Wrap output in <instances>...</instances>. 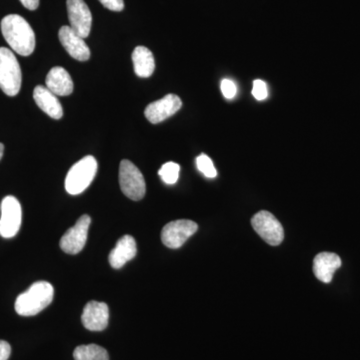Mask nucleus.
Wrapping results in <instances>:
<instances>
[{"label": "nucleus", "instance_id": "nucleus-1", "mask_svg": "<svg viewBox=\"0 0 360 360\" xmlns=\"http://www.w3.org/2000/svg\"><path fill=\"white\" fill-rule=\"evenodd\" d=\"M1 32L13 51L28 56L34 51L35 34L27 22L18 14H9L1 20Z\"/></svg>", "mask_w": 360, "mask_h": 360}, {"label": "nucleus", "instance_id": "nucleus-2", "mask_svg": "<svg viewBox=\"0 0 360 360\" xmlns=\"http://www.w3.org/2000/svg\"><path fill=\"white\" fill-rule=\"evenodd\" d=\"M53 286L47 281L33 283L15 302V311L21 316H33L46 309L53 300Z\"/></svg>", "mask_w": 360, "mask_h": 360}, {"label": "nucleus", "instance_id": "nucleus-3", "mask_svg": "<svg viewBox=\"0 0 360 360\" xmlns=\"http://www.w3.org/2000/svg\"><path fill=\"white\" fill-rule=\"evenodd\" d=\"M22 73L18 58L6 47H0V89L8 96H18Z\"/></svg>", "mask_w": 360, "mask_h": 360}, {"label": "nucleus", "instance_id": "nucleus-4", "mask_svg": "<svg viewBox=\"0 0 360 360\" xmlns=\"http://www.w3.org/2000/svg\"><path fill=\"white\" fill-rule=\"evenodd\" d=\"M97 172V161L87 155L70 168L65 179V189L71 195L84 193L94 181Z\"/></svg>", "mask_w": 360, "mask_h": 360}, {"label": "nucleus", "instance_id": "nucleus-5", "mask_svg": "<svg viewBox=\"0 0 360 360\" xmlns=\"http://www.w3.org/2000/svg\"><path fill=\"white\" fill-rule=\"evenodd\" d=\"M120 184L122 193L131 200L139 201L146 195V186L143 174L131 161L120 162Z\"/></svg>", "mask_w": 360, "mask_h": 360}, {"label": "nucleus", "instance_id": "nucleus-6", "mask_svg": "<svg viewBox=\"0 0 360 360\" xmlns=\"http://www.w3.org/2000/svg\"><path fill=\"white\" fill-rule=\"evenodd\" d=\"M251 224L258 236L269 245L276 246L283 243L284 238L283 225L272 213L265 210L257 213L251 219Z\"/></svg>", "mask_w": 360, "mask_h": 360}, {"label": "nucleus", "instance_id": "nucleus-7", "mask_svg": "<svg viewBox=\"0 0 360 360\" xmlns=\"http://www.w3.org/2000/svg\"><path fill=\"white\" fill-rule=\"evenodd\" d=\"M22 220V210L20 201L14 196H6L1 202V217H0V236L11 238L18 234Z\"/></svg>", "mask_w": 360, "mask_h": 360}, {"label": "nucleus", "instance_id": "nucleus-8", "mask_svg": "<svg viewBox=\"0 0 360 360\" xmlns=\"http://www.w3.org/2000/svg\"><path fill=\"white\" fill-rule=\"evenodd\" d=\"M198 225L191 220L180 219L169 222L163 227L161 240L169 248H179L187 239L198 231Z\"/></svg>", "mask_w": 360, "mask_h": 360}, {"label": "nucleus", "instance_id": "nucleus-9", "mask_svg": "<svg viewBox=\"0 0 360 360\" xmlns=\"http://www.w3.org/2000/svg\"><path fill=\"white\" fill-rule=\"evenodd\" d=\"M91 219L89 215L84 214L77 220L75 226L71 227L65 232V236L60 239L61 250L68 255H77L84 250L87 238H89V229Z\"/></svg>", "mask_w": 360, "mask_h": 360}, {"label": "nucleus", "instance_id": "nucleus-10", "mask_svg": "<svg viewBox=\"0 0 360 360\" xmlns=\"http://www.w3.org/2000/svg\"><path fill=\"white\" fill-rule=\"evenodd\" d=\"M68 20L71 30L82 39L89 37L91 30L92 15L84 0H68Z\"/></svg>", "mask_w": 360, "mask_h": 360}, {"label": "nucleus", "instance_id": "nucleus-11", "mask_svg": "<svg viewBox=\"0 0 360 360\" xmlns=\"http://www.w3.org/2000/svg\"><path fill=\"white\" fill-rule=\"evenodd\" d=\"M182 101L175 94H167L155 103L148 104L144 111L146 117L153 124L165 122L170 116L174 115L181 108Z\"/></svg>", "mask_w": 360, "mask_h": 360}, {"label": "nucleus", "instance_id": "nucleus-12", "mask_svg": "<svg viewBox=\"0 0 360 360\" xmlns=\"http://www.w3.org/2000/svg\"><path fill=\"white\" fill-rule=\"evenodd\" d=\"M110 309L104 302H90L85 305L82 315L84 328L90 331H103L108 328Z\"/></svg>", "mask_w": 360, "mask_h": 360}, {"label": "nucleus", "instance_id": "nucleus-13", "mask_svg": "<svg viewBox=\"0 0 360 360\" xmlns=\"http://www.w3.org/2000/svg\"><path fill=\"white\" fill-rule=\"evenodd\" d=\"M60 44L68 54L78 61H86L90 58L89 47L84 39L71 30L70 26H63L58 32Z\"/></svg>", "mask_w": 360, "mask_h": 360}, {"label": "nucleus", "instance_id": "nucleus-14", "mask_svg": "<svg viewBox=\"0 0 360 360\" xmlns=\"http://www.w3.org/2000/svg\"><path fill=\"white\" fill-rule=\"evenodd\" d=\"M340 266V257L335 253L321 252L314 258V272L315 276L323 283H331L335 272Z\"/></svg>", "mask_w": 360, "mask_h": 360}, {"label": "nucleus", "instance_id": "nucleus-15", "mask_svg": "<svg viewBox=\"0 0 360 360\" xmlns=\"http://www.w3.org/2000/svg\"><path fill=\"white\" fill-rule=\"evenodd\" d=\"M33 98L40 110L53 120H60L63 117V108L60 101H58V96L52 94L47 87L42 85L35 87Z\"/></svg>", "mask_w": 360, "mask_h": 360}, {"label": "nucleus", "instance_id": "nucleus-16", "mask_svg": "<svg viewBox=\"0 0 360 360\" xmlns=\"http://www.w3.org/2000/svg\"><path fill=\"white\" fill-rule=\"evenodd\" d=\"M46 87L56 96H70L73 92V82L70 73L63 68H51L45 79Z\"/></svg>", "mask_w": 360, "mask_h": 360}, {"label": "nucleus", "instance_id": "nucleus-17", "mask_svg": "<svg viewBox=\"0 0 360 360\" xmlns=\"http://www.w3.org/2000/svg\"><path fill=\"white\" fill-rule=\"evenodd\" d=\"M135 239L130 236H122L110 253V264L113 269H120L136 255Z\"/></svg>", "mask_w": 360, "mask_h": 360}, {"label": "nucleus", "instance_id": "nucleus-18", "mask_svg": "<svg viewBox=\"0 0 360 360\" xmlns=\"http://www.w3.org/2000/svg\"><path fill=\"white\" fill-rule=\"evenodd\" d=\"M132 63L137 77L148 78L155 72V61L148 47L137 46L132 52Z\"/></svg>", "mask_w": 360, "mask_h": 360}, {"label": "nucleus", "instance_id": "nucleus-19", "mask_svg": "<svg viewBox=\"0 0 360 360\" xmlns=\"http://www.w3.org/2000/svg\"><path fill=\"white\" fill-rule=\"evenodd\" d=\"M75 360H110L108 352L96 345H80L73 352Z\"/></svg>", "mask_w": 360, "mask_h": 360}, {"label": "nucleus", "instance_id": "nucleus-20", "mask_svg": "<svg viewBox=\"0 0 360 360\" xmlns=\"http://www.w3.org/2000/svg\"><path fill=\"white\" fill-rule=\"evenodd\" d=\"M180 167L177 163L170 162L165 163L160 168L158 174H160V179H162L163 182L167 184H176L177 180L179 177Z\"/></svg>", "mask_w": 360, "mask_h": 360}, {"label": "nucleus", "instance_id": "nucleus-21", "mask_svg": "<svg viewBox=\"0 0 360 360\" xmlns=\"http://www.w3.org/2000/svg\"><path fill=\"white\" fill-rule=\"evenodd\" d=\"M196 165H198V170H200L201 174L208 177V179L217 177V168L214 167L212 160L207 155H201L198 156L196 158Z\"/></svg>", "mask_w": 360, "mask_h": 360}, {"label": "nucleus", "instance_id": "nucleus-22", "mask_svg": "<svg viewBox=\"0 0 360 360\" xmlns=\"http://www.w3.org/2000/svg\"><path fill=\"white\" fill-rule=\"evenodd\" d=\"M267 94L269 92H267L266 84L260 79L255 80L252 87V96L255 98L259 101H264L266 99Z\"/></svg>", "mask_w": 360, "mask_h": 360}, {"label": "nucleus", "instance_id": "nucleus-23", "mask_svg": "<svg viewBox=\"0 0 360 360\" xmlns=\"http://www.w3.org/2000/svg\"><path fill=\"white\" fill-rule=\"evenodd\" d=\"M221 91L225 98L232 99L236 96L238 89L236 85L231 79H224L221 82Z\"/></svg>", "mask_w": 360, "mask_h": 360}, {"label": "nucleus", "instance_id": "nucleus-24", "mask_svg": "<svg viewBox=\"0 0 360 360\" xmlns=\"http://www.w3.org/2000/svg\"><path fill=\"white\" fill-rule=\"evenodd\" d=\"M104 7L112 11H122L124 8L123 0H99Z\"/></svg>", "mask_w": 360, "mask_h": 360}, {"label": "nucleus", "instance_id": "nucleus-25", "mask_svg": "<svg viewBox=\"0 0 360 360\" xmlns=\"http://www.w3.org/2000/svg\"><path fill=\"white\" fill-rule=\"evenodd\" d=\"M11 347L8 342L0 340V360H7L11 356Z\"/></svg>", "mask_w": 360, "mask_h": 360}, {"label": "nucleus", "instance_id": "nucleus-26", "mask_svg": "<svg viewBox=\"0 0 360 360\" xmlns=\"http://www.w3.org/2000/svg\"><path fill=\"white\" fill-rule=\"evenodd\" d=\"M22 6L30 11H35L39 6V0H20Z\"/></svg>", "mask_w": 360, "mask_h": 360}, {"label": "nucleus", "instance_id": "nucleus-27", "mask_svg": "<svg viewBox=\"0 0 360 360\" xmlns=\"http://www.w3.org/2000/svg\"><path fill=\"white\" fill-rule=\"evenodd\" d=\"M4 146L2 143H0V160H1L2 156H4Z\"/></svg>", "mask_w": 360, "mask_h": 360}]
</instances>
